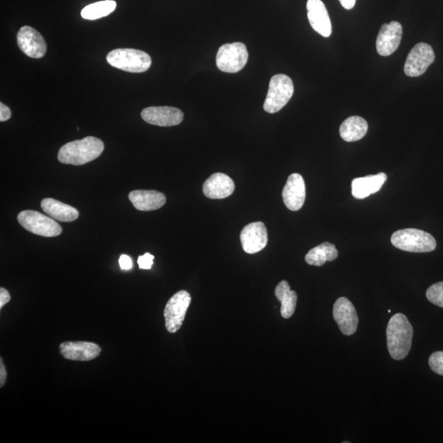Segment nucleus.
Masks as SVG:
<instances>
[{
	"label": "nucleus",
	"instance_id": "1",
	"mask_svg": "<svg viewBox=\"0 0 443 443\" xmlns=\"http://www.w3.org/2000/svg\"><path fill=\"white\" fill-rule=\"evenodd\" d=\"M414 330L408 318L396 314L389 320L387 327V342L390 356L400 361L408 356L413 345Z\"/></svg>",
	"mask_w": 443,
	"mask_h": 443
},
{
	"label": "nucleus",
	"instance_id": "2",
	"mask_svg": "<svg viewBox=\"0 0 443 443\" xmlns=\"http://www.w3.org/2000/svg\"><path fill=\"white\" fill-rule=\"evenodd\" d=\"M104 150L103 142L95 137H86L62 145L59 150L60 163L79 166L100 157Z\"/></svg>",
	"mask_w": 443,
	"mask_h": 443
},
{
	"label": "nucleus",
	"instance_id": "3",
	"mask_svg": "<svg viewBox=\"0 0 443 443\" xmlns=\"http://www.w3.org/2000/svg\"><path fill=\"white\" fill-rule=\"evenodd\" d=\"M391 242L401 251L413 253L434 252L437 246L434 237L415 228H406L394 232Z\"/></svg>",
	"mask_w": 443,
	"mask_h": 443
},
{
	"label": "nucleus",
	"instance_id": "4",
	"mask_svg": "<svg viewBox=\"0 0 443 443\" xmlns=\"http://www.w3.org/2000/svg\"><path fill=\"white\" fill-rule=\"evenodd\" d=\"M107 62L113 67L133 74H142L150 69L152 60L145 51L134 49H116L107 55Z\"/></svg>",
	"mask_w": 443,
	"mask_h": 443
},
{
	"label": "nucleus",
	"instance_id": "5",
	"mask_svg": "<svg viewBox=\"0 0 443 443\" xmlns=\"http://www.w3.org/2000/svg\"><path fill=\"white\" fill-rule=\"evenodd\" d=\"M293 94V82L288 76H274L271 78L267 97L264 103V111L269 113H278L288 104Z\"/></svg>",
	"mask_w": 443,
	"mask_h": 443
},
{
	"label": "nucleus",
	"instance_id": "6",
	"mask_svg": "<svg viewBox=\"0 0 443 443\" xmlns=\"http://www.w3.org/2000/svg\"><path fill=\"white\" fill-rule=\"evenodd\" d=\"M18 223L26 230L45 237H58L62 232L60 224L50 216L35 211H24L18 215Z\"/></svg>",
	"mask_w": 443,
	"mask_h": 443
},
{
	"label": "nucleus",
	"instance_id": "7",
	"mask_svg": "<svg viewBox=\"0 0 443 443\" xmlns=\"http://www.w3.org/2000/svg\"><path fill=\"white\" fill-rule=\"evenodd\" d=\"M248 59L247 48L243 43L225 44L218 51L216 65L222 72L237 74L247 65Z\"/></svg>",
	"mask_w": 443,
	"mask_h": 443
},
{
	"label": "nucleus",
	"instance_id": "8",
	"mask_svg": "<svg viewBox=\"0 0 443 443\" xmlns=\"http://www.w3.org/2000/svg\"><path fill=\"white\" fill-rule=\"evenodd\" d=\"M191 297L186 291H177L165 306L164 316L166 330L170 333L179 331L184 323Z\"/></svg>",
	"mask_w": 443,
	"mask_h": 443
},
{
	"label": "nucleus",
	"instance_id": "9",
	"mask_svg": "<svg viewBox=\"0 0 443 443\" xmlns=\"http://www.w3.org/2000/svg\"><path fill=\"white\" fill-rule=\"evenodd\" d=\"M435 60L434 50L426 43L417 44L410 50L405 62L404 72L406 76L417 77L423 75Z\"/></svg>",
	"mask_w": 443,
	"mask_h": 443
},
{
	"label": "nucleus",
	"instance_id": "10",
	"mask_svg": "<svg viewBox=\"0 0 443 443\" xmlns=\"http://www.w3.org/2000/svg\"><path fill=\"white\" fill-rule=\"evenodd\" d=\"M17 41L19 49L30 58H43L46 54L47 44L43 35L29 26L19 30Z\"/></svg>",
	"mask_w": 443,
	"mask_h": 443
},
{
	"label": "nucleus",
	"instance_id": "11",
	"mask_svg": "<svg viewBox=\"0 0 443 443\" xmlns=\"http://www.w3.org/2000/svg\"><path fill=\"white\" fill-rule=\"evenodd\" d=\"M333 318L344 335L351 336L357 330L358 315L352 302L340 297L333 305Z\"/></svg>",
	"mask_w": 443,
	"mask_h": 443
},
{
	"label": "nucleus",
	"instance_id": "12",
	"mask_svg": "<svg viewBox=\"0 0 443 443\" xmlns=\"http://www.w3.org/2000/svg\"><path fill=\"white\" fill-rule=\"evenodd\" d=\"M245 252L255 254L262 252L268 244V232L264 223L255 222L248 224L240 234Z\"/></svg>",
	"mask_w": 443,
	"mask_h": 443
},
{
	"label": "nucleus",
	"instance_id": "13",
	"mask_svg": "<svg viewBox=\"0 0 443 443\" xmlns=\"http://www.w3.org/2000/svg\"><path fill=\"white\" fill-rule=\"evenodd\" d=\"M142 118L145 122L155 126L174 127L184 121V114L174 107H149L143 109Z\"/></svg>",
	"mask_w": 443,
	"mask_h": 443
},
{
	"label": "nucleus",
	"instance_id": "14",
	"mask_svg": "<svg viewBox=\"0 0 443 443\" xmlns=\"http://www.w3.org/2000/svg\"><path fill=\"white\" fill-rule=\"evenodd\" d=\"M403 34V26L400 23L392 22L383 24L380 28L376 40L378 55L383 57L393 55L400 46Z\"/></svg>",
	"mask_w": 443,
	"mask_h": 443
},
{
	"label": "nucleus",
	"instance_id": "15",
	"mask_svg": "<svg viewBox=\"0 0 443 443\" xmlns=\"http://www.w3.org/2000/svg\"><path fill=\"white\" fill-rule=\"evenodd\" d=\"M306 196L305 184L299 174L289 176L283 191V200L288 210L300 211L304 206Z\"/></svg>",
	"mask_w": 443,
	"mask_h": 443
},
{
	"label": "nucleus",
	"instance_id": "16",
	"mask_svg": "<svg viewBox=\"0 0 443 443\" xmlns=\"http://www.w3.org/2000/svg\"><path fill=\"white\" fill-rule=\"evenodd\" d=\"M60 353L70 361H89L100 356L101 348L89 342H65L60 344Z\"/></svg>",
	"mask_w": 443,
	"mask_h": 443
},
{
	"label": "nucleus",
	"instance_id": "17",
	"mask_svg": "<svg viewBox=\"0 0 443 443\" xmlns=\"http://www.w3.org/2000/svg\"><path fill=\"white\" fill-rule=\"evenodd\" d=\"M306 8L312 28L324 38H330L332 23L325 4L322 0H308Z\"/></svg>",
	"mask_w": 443,
	"mask_h": 443
},
{
	"label": "nucleus",
	"instance_id": "18",
	"mask_svg": "<svg viewBox=\"0 0 443 443\" xmlns=\"http://www.w3.org/2000/svg\"><path fill=\"white\" fill-rule=\"evenodd\" d=\"M235 191V184L230 176L217 173L211 176L204 185H203V193L212 200H221L230 196Z\"/></svg>",
	"mask_w": 443,
	"mask_h": 443
},
{
	"label": "nucleus",
	"instance_id": "19",
	"mask_svg": "<svg viewBox=\"0 0 443 443\" xmlns=\"http://www.w3.org/2000/svg\"><path fill=\"white\" fill-rule=\"evenodd\" d=\"M128 198L135 208L140 211L159 210L166 203L164 194L154 190L133 191L129 193Z\"/></svg>",
	"mask_w": 443,
	"mask_h": 443
},
{
	"label": "nucleus",
	"instance_id": "20",
	"mask_svg": "<svg viewBox=\"0 0 443 443\" xmlns=\"http://www.w3.org/2000/svg\"><path fill=\"white\" fill-rule=\"evenodd\" d=\"M387 179V174L384 173L358 177L352 181V195L356 199H364L379 191Z\"/></svg>",
	"mask_w": 443,
	"mask_h": 443
},
{
	"label": "nucleus",
	"instance_id": "21",
	"mask_svg": "<svg viewBox=\"0 0 443 443\" xmlns=\"http://www.w3.org/2000/svg\"><path fill=\"white\" fill-rule=\"evenodd\" d=\"M43 211L56 221L69 223L74 222L79 217V212L76 208L65 204V203L45 198L41 201Z\"/></svg>",
	"mask_w": 443,
	"mask_h": 443
},
{
	"label": "nucleus",
	"instance_id": "22",
	"mask_svg": "<svg viewBox=\"0 0 443 443\" xmlns=\"http://www.w3.org/2000/svg\"><path fill=\"white\" fill-rule=\"evenodd\" d=\"M368 128L366 119L359 116L348 118L341 125V138L347 142H357L366 135Z\"/></svg>",
	"mask_w": 443,
	"mask_h": 443
},
{
	"label": "nucleus",
	"instance_id": "23",
	"mask_svg": "<svg viewBox=\"0 0 443 443\" xmlns=\"http://www.w3.org/2000/svg\"><path fill=\"white\" fill-rule=\"evenodd\" d=\"M275 296L281 302V315L284 319L293 315L297 301L296 291H291L286 281H281L275 289Z\"/></svg>",
	"mask_w": 443,
	"mask_h": 443
},
{
	"label": "nucleus",
	"instance_id": "24",
	"mask_svg": "<svg viewBox=\"0 0 443 443\" xmlns=\"http://www.w3.org/2000/svg\"><path fill=\"white\" fill-rule=\"evenodd\" d=\"M338 257V252L335 245L330 242H324L320 246L315 247L305 255L307 264L313 266L324 265L327 262H333Z\"/></svg>",
	"mask_w": 443,
	"mask_h": 443
},
{
	"label": "nucleus",
	"instance_id": "25",
	"mask_svg": "<svg viewBox=\"0 0 443 443\" xmlns=\"http://www.w3.org/2000/svg\"><path fill=\"white\" fill-rule=\"evenodd\" d=\"M117 4L113 0H103L87 5L82 9V17L87 20H96L106 17L116 10Z\"/></svg>",
	"mask_w": 443,
	"mask_h": 443
},
{
	"label": "nucleus",
	"instance_id": "26",
	"mask_svg": "<svg viewBox=\"0 0 443 443\" xmlns=\"http://www.w3.org/2000/svg\"><path fill=\"white\" fill-rule=\"evenodd\" d=\"M426 297L431 303L443 308V281H439L426 291Z\"/></svg>",
	"mask_w": 443,
	"mask_h": 443
},
{
	"label": "nucleus",
	"instance_id": "27",
	"mask_svg": "<svg viewBox=\"0 0 443 443\" xmlns=\"http://www.w3.org/2000/svg\"><path fill=\"white\" fill-rule=\"evenodd\" d=\"M429 364L432 371L443 376V352L432 353L429 359Z\"/></svg>",
	"mask_w": 443,
	"mask_h": 443
},
{
	"label": "nucleus",
	"instance_id": "28",
	"mask_svg": "<svg viewBox=\"0 0 443 443\" xmlns=\"http://www.w3.org/2000/svg\"><path fill=\"white\" fill-rule=\"evenodd\" d=\"M155 257L150 253H145L142 257L138 258V264L140 269H150L154 264Z\"/></svg>",
	"mask_w": 443,
	"mask_h": 443
},
{
	"label": "nucleus",
	"instance_id": "29",
	"mask_svg": "<svg viewBox=\"0 0 443 443\" xmlns=\"http://www.w3.org/2000/svg\"><path fill=\"white\" fill-rule=\"evenodd\" d=\"M12 113L10 108L1 102L0 103V121L6 122L11 118Z\"/></svg>",
	"mask_w": 443,
	"mask_h": 443
},
{
	"label": "nucleus",
	"instance_id": "30",
	"mask_svg": "<svg viewBox=\"0 0 443 443\" xmlns=\"http://www.w3.org/2000/svg\"><path fill=\"white\" fill-rule=\"evenodd\" d=\"M119 265L123 270H130L133 268L132 259L127 254H122L119 258Z\"/></svg>",
	"mask_w": 443,
	"mask_h": 443
},
{
	"label": "nucleus",
	"instance_id": "31",
	"mask_svg": "<svg viewBox=\"0 0 443 443\" xmlns=\"http://www.w3.org/2000/svg\"><path fill=\"white\" fill-rule=\"evenodd\" d=\"M11 300V296L9 291L5 288H0V308H3L4 305Z\"/></svg>",
	"mask_w": 443,
	"mask_h": 443
},
{
	"label": "nucleus",
	"instance_id": "32",
	"mask_svg": "<svg viewBox=\"0 0 443 443\" xmlns=\"http://www.w3.org/2000/svg\"><path fill=\"white\" fill-rule=\"evenodd\" d=\"M6 378L7 372L4 366L3 359H1V361H0V387H4L5 381H6Z\"/></svg>",
	"mask_w": 443,
	"mask_h": 443
},
{
	"label": "nucleus",
	"instance_id": "33",
	"mask_svg": "<svg viewBox=\"0 0 443 443\" xmlns=\"http://www.w3.org/2000/svg\"><path fill=\"white\" fill-rule=\"evenodd\" d=\"M342 7L347 10L352 9L356 5L357 0H340Z\"/></svg>",
	"mask_w": 443,
	"mask_h": 443
}]
</instances>
